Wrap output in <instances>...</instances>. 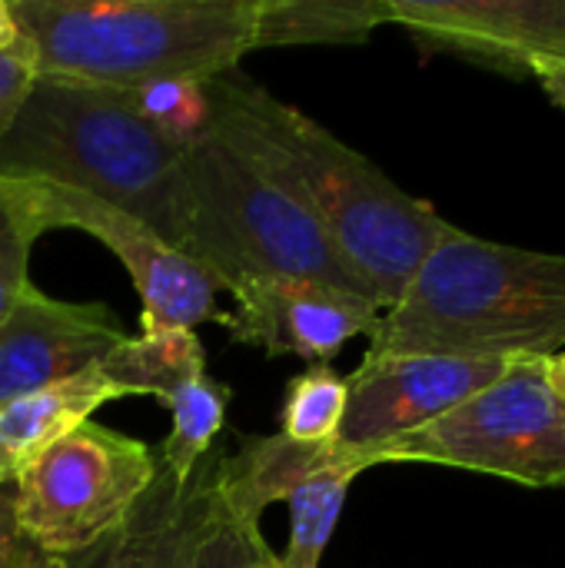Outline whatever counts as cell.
<instances>
[{
	"label": "cell",
	"mask_w": 565,
	"mask_h": 568,
	"mask_svg": "<svg viewBox=\"0 0 565 568\" xmlns=\"http://www.w3.org/2000/svg\"><path fill=\"white\" fill-rule=\"evenodd\" d=\"M236 306L220 326L236 346L266 356H300L310 366L330 363L353 336H370L380 306L360 293L313 280H256L233 290Z\"/></svg>",
	"instance_id": "cell-12"
},
{
	"label": "cell",
	"mask_w": 565,
	"mask_h": 568,
	"mask_svg": "<svg viewBox=\"0 0 565 568\" xmlns=\"http://www.w3.org/2000/svg\"><path fill=\"white\" fill-rule=\"evenodd\" d=\"M230 399H233L230 386L216 383L206 373L183 383L163 403L173 416V429L157 449V469L176 483H190V476L196 473V466L213 449V439L223 429Z\"/></svg>",
	"instance_id": "cell-18"
},
{
	"label": "cell",
	"mask_w": 565,
	"mask_h": 568,
	"mask_svg": "<svg viewBox=\"0 0 565 568\" xmlns=\"http://www.w3.org/2000/svg\"><path fill=\"white\" fill-rule=\"evenodd\" d=\"M529 80H536L546 90V97L565 110V63L536 60V63H529Z\"/></svg>",
	"instance_id": "cell-25"
},
{
	"label": "cell",
	"mask_w": 565,
	"mask_h": 568,
	"mask_svg": "<svg viewBox=\"0 0 565 568\" xmlns=\"http://www.w3.org/2000/svg\"><path fill=\"white\" fill-rule=\"evenodd\" d=\"M37 236L20 223V216L0 196V323L30 283V250Z\"/></svg>",
	"instance_id": "cell-22"
},
{
	"label": "cell",
	"mask_w": 565,
	"mask_h": 568,
	"mask_svg": "<svg viewBox=\"0 0 565 568\" xmlns=\"http://www.w3.org/2000/svg\"><path fill=\"white\" fill-rule=\"evenodd\" d=\"M346 409V376L330 363H316L293 376L280 406V436L306 446L333 443Z\"/></svg>",
	"instance_id": "cell-20"
},
{
	"label": "cell",
	"mask_w": 565,
	"mask_h": 568,
	"mask_svg": "<svg viewBox=\"0 0 565 568\" xmlns=\"http://www.w3.org/2000/svg\"><path fill=\"white\" fill-rule=\"evenodd\" d=\"M383 23H390L386 0H256L253 50L366 43Z\"/></svg>",
	"instance_id": "cell-16"
},
{
	"label": "cell",
	"mask_w": 565,
	"mask_h": 568,
	"mask_svg": "<svg viewBox=\"0 0 565 568\" xmlns=\"http://www.w3.org/2000/svg\"><path fill=\"white\" fill-rule=\"evenodd\" d=\"M23 40H20V30H17V20L10 13V0H0V57L3 53H13L20 50Z\"/></svg>",
	"instance_id": "cell-26"
},
{
	"label": "cell",
	"mask_w": 565,
	"mask_h": 568,
	"mask_svg": "<svg viewBox=\"0 0 565 568\" xmlns=\"http://www.w3.org/2000/svg\"><path fill=\"white\" fill-rule=\"evenodd\" d=\"M220 476V469H216ZM186 568H283L280 556L260 532V523L240 519L213 489L203 503L196 529L190 536Z\"/></svg>",
	"instance_id": "cell-19"
},
{
	"label": "cell",
	"mask_w": 565,
	"mask_h": 568,
	"mask_svg": "<svg viewBox=\"0 0 565 568\" xmlns=\"http://www.w3.org/2000/svg\"><path fill=\"white\" fill-rule=\"evenodd\" d=\"M256 0H10L33 77L93 90L210 83L253 53Z\"/></svg>",
	"instance_id": "cell-3"
},
{
	"label": "cell",
	"mask_w": 565,
	"mask_h": 568,
	"mask_svg": "<svg viewBox=\"0 0 565 568\" xmlns=\"http://www.w3.org/2000/svg\"><path fill=\"white\" fill-rule=\"evenodd\" d=\"M110 399L123 396L97 366L47 389L7 399L0 406V476H17L50 443L90 423Z\"/></svg>",
	"instance_id": "cell-15"
},
{
	"label": "cell",
	"mask_w": 565,
	"mask_h": 568,
	"mask_svg": "<svg viewBox=\"0 0 565 568\" xmlns=\"http://www.w3.org/2000/svg\"><path fill=\"white\" fill-rule=\"evenodd\" d=\"M220 459V449H210L190 483H176L157 469L150 493L130 519L93 549L70 556L67 568H186L190 536L213 489Z\"/></svg>",
	"instance_id": "cell-14"
},
{
	"label": "cell",
	"mask_w": 565,
	"mask_h": 568,
	"mask_svg": "<svg viewBox=\"0 0 565 568\" xmlns=\"http://www.w3.org/2000/svg\"><path fill=\"white\" fill-rule=\"evenodd\" d=\"M546 359H513L496 383L446 416L386 443L376 466L433 463L533 489L565 486V399L546 379Z\"/></svg>",
	"instance_id": "cell-6"
},
{
	"label": "cell",
	"mask_w": 565,
	"mask_h": 568,
	"mask_svg": "<svg viewBox=\"0 0 565 568\" xmlns=\"http://www.w3.org/2000/svg\"><path fill=\"white\" fill-rule=\"evenodd\" d=\"M546 379L559 393V399H565V349L546 359Z\"/></svg>",
	"instance_id": "cell-27"
},
{
	"label": "cell",
	"mask_w": 565,
	"mask_h": 568,
	"mask_svg": "<svg viewBox=\"0 0 565 568\" xmlns=\"http://www.w3.org/2000/svg\"><path fill=\"white\" fill-rule=\"evenodd\" d=\"M33 80L37 77H33V63H30L27 47L0 57V136L10 130V123H13L20 103L27 100Z\"/></svg>",
	"instance_id": "cell-24"
},
{
	"label": "cell",
	"mask_w": 565,
	"mask_h": 568,
	"mask_svg": "<svg viewBox=\"0 0 565 568\" xmlns=\"http://www.w3.org/2000/svg\"><path fill=\"white\" fill-rule=\"evenodd\" d=\"M13 479L23 532L50 556L70 559L130 519L157 479V453L133 436L83 423Z\"/></svg>",
	"instance_id": "cell-7"
},
{
	"label": "cell",
	"mask_w": 565,
	"mask_h": 568,
	"mask_svg": "<svg viewBox=\"0 0 565 568\" xmlns=\"http://www.w3.org/2000/svg\"><path fill=\"white\" fill-rule=\"evenodd\" d=\"M565 349V256L470 236L433 246L370 329L373 356L523 359Z\"/></svg>",
	"instance_id": "cell-2"
},
{
	"label": "cell",
	"mask_w": 565,
	"mask_h": 568,
	"mask_svg": "<svg viewBox=\"0 0 565 568\" xmlns=\"http://www.w3.org/2000/svg\"><path fill=\"white\" fill-rule=\"evenodd\" d=\"M97 369L123 399L153 396L167 403L183 383L206 373V353L196 329H140V336H127Z\"/></svg>",
	"instance_id": "cell-17"
},
{
	"label": "cell",
	"mask_w": 565,
	"mask_h": 568,
	"mask_svg": "<svg viewBox=\"0 0 565 568\" xmlns=\"http://www.w3.org/2000/svg\"><path fill=\"white\" fill-rule=\"evenodd\" d=\"M120 100L147 120L157 133L180 146H196L210 136L213 126V106L206 83L196 80H157L137 90H117Z\"/></svg>",
	"instance_id": "cell-21"
},
{
	"label": "cell",
	"mask_w": 565,
	"mask_h": 568,
	"mask_svg": "<svg viewBox=\"0 0 565 568\" xmlns=\"http://www.w3.org/2000/svg\"><path fill=\"white\" fill-rule=\"evenodd\" d=\"M127 339L103 303H63L23 286L0 323V406L100 366Z\"/></svg>",
	"instance_id": "cell-13"
},
{
	"label": "cell",
	"mask_w": 565,
	"mask_h": 568,
	"mask_svg": "<svg viewBox=\"0 0 565 568\" xmlns=\"http://www.w3.org/2000/svg\"><path fill=\"white\" fill-rule=\"evenodd\" d=\"M390 23L426 50L529 80V63H565V0H386Z\"/></svg>",
	"instance_id": "cell-11"
},
{
	"label": "cell",
	"mask_w": 565,
	"mask_h": 568,
	"mask_svg": "<svg viewBox=\"0 0 565 568\" xmlns=\"http://www.w3.org/2000/svg\"><path fill=\"white\" fill-rule=\"evenodd\" d=\"M180 253L223 293L256 280H313L373 300L313 216L216 136L183 156Z\"/></svg>",
	"instance_id": "cell-5"
},
{
	"label": "cell",
	"mask_w": 565,
	"mask_h": 568,
	"mask_svg": "<svg viewBox=\"0 0 565 568\" xmlns=\"http://www.w3.org/2000/svg\"><path fill=\"white\" fill-rule=\"evenodd\" d=\"M186 146L140 120L117 90L33 80L0 136V173L90 193L180 250Z\"/></svg>",
	"instance_id": "cell-4"
},
{
	"label": "cell",
	"mask_w": 565,
	"mask_h": 568,
	"mask_svg": "<svg viewBox=\"0 0 565 568\" xmlns=\"http://www.w3.org/2000/svg\"><path fill=\"white\" fill-rule=\"evenodd\" d=\"M0 568H67V559L50 556L23 532L13 476H0Z\"/></svg>",
	"instance_id": "cell-23"
},
{
	"label": "cell",
	"mask_w": 565,
	"mask_h": 568,
	"mask_svg": "<svg viewBox=\"0 0 565 568\" xmlns=\"http://www.w3.org/2000/svg\"><path fill=\"white\" fill-rule=\"evenodd\" d=\"M366 469H373L366 456L336 443L306 446L280 433L246 436L240 453L220 459L216 493L240 519L250 523H260L266 506L286 503L290 542L280 566L320 568L346 493Z\"/></svg>",
	"instance_id": "cell-9"
},
{
	"label": "cell",
	"mask_w": 565,
	"mask_h": 568,
	"mask_svg": "<svg viewBox=\"0 0 565 568\" xmlns=\"http://www.w3.org/2000/svg\"><path fill=\"white\" fill-rule=\"evenodd\" d=\"M206 93L213 106L210 136L290 193L373 303L390 310L453 223L313 116L236 70L210 80Z\"/></svg>",
	"instance_id": "cell-1"
},
{
	"label": "cell",
	"mask_w": 565,
	"mask_h": 568,
	"mask_svg": "<svg viewBox=\"0 0 565 568\" xmlns=\"http://www.w3.org/2000/svg\"><path fill=\"white\" fill-rule=\"evenodd\" d=\"M0 196L37 240L47 230H83L100 240L140 293V329H196L203 323H220L223 310L216 296L223 286L127 210L37 176L0 173Z\"/></svg>",
	"instance_id": "cell-8"
},
{
	"label": "cell",
	"mask_w": 565,
	"mask_h": 568,
	"mask_svg": "<svg viewBox=\"0 0 565 568\" xmlns=\"http://www.w3.org/2000/svg\"><path fill=\"white\" fill-rule=\"evenodd\" d=\"M513 359H460V356H373L366 353L346 379V409L336 446L353 449L376 466V453L446 416L490 383Z\"/></svg>",
	"instance_id": "cell-10"
}]
</instances>
